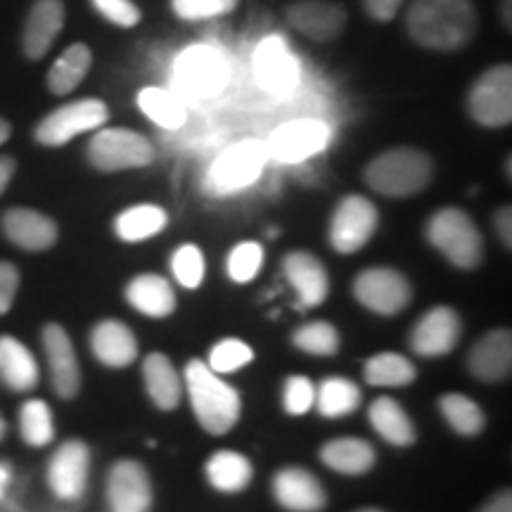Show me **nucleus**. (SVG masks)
Returning a JSON list of instances; mask_svg holds the SVG:
<instances>
[{
    "instance_id": "12",
    "label": "nucleus",
    "mask_w": 512,
    "mask_h": 512,
    "mask_svg": "<svg viewBox=\"0 0 512 512\" xmlns=\"http://www.w3.org/2000/svg\"><path fill=\"white\" fill-rule=\"evenodd\" d=\"M91 470V448L81 439H69L57 448L48 465V484L62 501H76L83 496Z\"/></svg>"
},
{
    "instance_id": "11",
    "label": "nucleus",
    "mask_w": 512,
    "mask_h": 512,
    "mask_svg": "<svg viewBox=\"0 0 512 512\" xmlns=\"http://www.w3.org/2000/svg\"><path fill=\"white\" fill-rule=\"evenodd\" d=\"M463 337V320L451 306H434L413 325L408 344L418 356L437 358L451 354Z\"/></svg>"
},
{
    "instance_id": "17",
    "label": "nucleus",
    "mask_w": 512,
    "mask_h": 512,
    "mask_svg": "<svg viewBox=\"0 0 512 512\" xmlns=\"http://www.w3.org/2000/svg\"><path fill=\"white\" fill-rule=\"evenodd\" d=\"M0 228H3L5 238L24 252H46L55 247L57 235H60L57 223L50 216L27 207H12L5 211Z\"/></svg>"
},
{
    "instance_id": "53",
    "label": "nucleus",
    "mask_w": 512,
    "mask_h": 512,
    "mask_svg": "<svg viewBox=\"0 0 512 512\" xmlns=\"http://www.w3.org/2000/svg\"><path fill=\"white\" fill-rule=\"evenodd\" d=\"M358 512H382V510H377V508H366V510H358Z\"/></svg>"
},
{
    "instance_id": "52",
    "label": "nucleus",
    "mask_w": 512,
    "mask_h": 512,
    "mask_svg": "<svg viewBox=\"0 0 512 512\" xmlns=\"http://www.w3.org/2000/svg\"><path fill=\"white\" fill-rule=\"evenodd\" d=\"M3 437H5V420L0 418V439H3Z\"/></svg>"
},
{
    "instance_id": "1",
    "label": "nucleus",
    "mask_w": 512,
    "mask_h": 512,
    "mask_svg": "<svg viewBox=\"0 0 512 512\" xmlns=\"http://www.w3.org/2000/svg\"><path fill=\"white\" fill-rule=\"evenodd\" d=\"M479 15L472 0H413L406 12V31L422 48H465L477 34Z\"/></svg>"
},
{
    "instance_id": "7",
    "label": "nucleus",
    "mask_w": 512,
    "mask_h": 512,
    "mask_svg": "<svg viewBox=\"0 0 512 512\" xmlns=\"http://www.w3.org/2000/svg\"><path fill=\"white\" fill-rule=\"evenodd\" d=\"M268 157H271L268 145L259 140H245V143L233 145L211 166L207 190L216 197H226L247 188L259 178Z\"/></svg>"
},
{
    "instance_id": "9",
    "label": "nucleus",
    "mask_w": 512,
    "mask_h": 512,
    "mask_svg": "<svg viewBox=\"0 0 512 512\" xmlns=\"http://www.w3.org/2000/svg\"><path fill=\"white\" fill-rule=\"evenodd\" d=\"M354 297L358 304L380 316H396L411 304L413 290L396 268H366L356 275Z\"/></svg>"
},
{
    "instance_id": "4",
    "label": "nucleus",
    "mask_w": 512,
    "mask_h": 512,
    "mask_svg": "<svg viewBox=\"0 0 512 512\" xmlns=\"http://www.w3.org/2000/svg\"><path fill=\"white\" fill-rule=\"evenodd\" d=\"M425 235L434 249L451 261L460 271H472L482 264L484 240L477 223L458 207H444L434 211L427 221Z\"/></svg>"
},
{
    "instance_id": "24",
    "label": "nucleus",
    "mask_w": 512,
    "mask_h": 512,
    "mask_svg": "<svg viewBox=\"0 0 512 512\" xmlns=\"http://www.w3.org/2000/svg\"><path fill=\"white\" fill-rule=\"evenodd\" d=\"M256 74L268 91L285 93L297 83V62L278 36L266 38L256 53Z\"/></svg>"
},
{
    "instance_id": "21",
    "label": "nucleus",
    "mask_w": 512,
    "mask_h": 512,
    "mask_svg": "<svg viewBox=\"0 0 512 512\" xmlns=\"http://www.w3.org/2000/svg\"><path fill=\"white\" fill-rule=\"evenodd\" d=\"M64 27L62 0H36L24 22L22 50L29 60H41L53 48L57 34Z\"/></svg>"
},
{
    "instance_id": "13",
    "label": "nucleus",
    "mask_w": 512,
    "mask_h": 512,
    "mask_svg": "<svg viewBox=\"0 0 512 512\" xmlns=\"http://www.w3.org/2000/svg\"><path fill=\"white\" fill-rule=\"evenodd\" d=\"M107 503L112 512H150V475L138 460L124 458L112 465L110 475H107Z\"/></svg>"
},
{
    "instance_id": "43",
    "label": "nucleus",
    "mask_w": 512,
    "mask_h": 512,
    "mask_svg": "<svg viewBox=\"0 0 512 512\" xmlns=\"http://www.w3.org/2000/svg\"><path fill=\"white\" fill-rule=\"evenodd\" d=\"M313 401H316V389L309 377L294 375L285 382L283 387V406L290 415H304L313 408Z\"/></svg>"
},
{
    "instance_id": "46",
    "label": "nucleus",
    "mask_w": 512,
    "mask_h": 512,
    "mask_svg": "<svg viewBox=\"0 0 512 512\" xmlns=\"http://www.w3.org/2000/svg\"><path fill=\"white\" fill-rule=\"evenodd\" d=\"M406 0H363V8L375 22H392Z\"/></svg>"
},
{
    "instance_id": "50",
    "label": "nucleus",
    "mask_w": 512,
    "mask_h": 512,
    "mask_svg": "<svg viewBox=\"0 0 512 512\" xmlns=\"http://www.w3.org/2000/svg\"><path fill=\"white\" fill-rule=\"evenodd\" d=\"M10 479H12L10 465L5 463V460H0V501L5 498V491H8V486H10Z\"/></svg>"
},
{
    "instance_id": "39",
    "label": "nucleus",
    "mask_w": 512,
    "mask_h": 512,
    "mask_svg": "<svg viewBox=\"0 0 512 512\" xmlns=\"http://www.w3.org/2000/svg\"><path fill=\"white\" fill-rule=\"evenodd\" d=\"M254 351L247 342L242 339H223V342L216 344L209 354V363L207 366L214 370L216 375H226V373H238L252 363Z\"/></svg>"
},
{
    "instance_id": "20",
    "label": "nucleus",
    "mask_w": 512,
    "mask_h": 512,
    "mask_svg": "<svg viewBox=\"0 0 512 512\" xmlns=\"http://www.w3.org/2000/svg\"><path fill=\"white\" fill-rule=\"evenodd\" d=\"M467 368L482 382H501L512 370V335L498 328L477 339L467 356Z\"/></svg>"
},
{
    "instance_id": "5",
    "label": "nucleus",
    "mask_w": 512,
    "mask_h": 512,
    "mask_svg": "<svg viewBox=\"0 0 512 512\" xmlns=\"http://www.w3.org/2000/svg\"><path fill=\"white\" fill-rule=\"evenodd\" d=\"M155 159L150 140L131 128H102L88 143V162L102 174L143 169Z\"/></svg>"
},
{
    "instance_id": "36",
    "label": "nucleus",
    "mask_w": 512,
    "mask_h": 512,
    "mask_svg": "<svg viewBox=\"0 0 512 512\" xmlns=\"http://www.w3.org/2000/svg\"><path fill=\"white\" fill-rule=\"evenodd\" d=\"M19 430L29 446H48L55 439L53 413H50L46 401L31 399L19 411Z\"/></svg>"
},
{
    "instance_id": "44",
    "label": "nucleus",
    "mask_w": 512,
    "mask_h": 512,
    "mask_svg": "<svg viewBox=\"0 0 512 512\" xmlns=\"http://www.w3.org/2000/svg\"><path fill=\"white\" fill-rule=\"evenodd\" d=\"M93 8L100 12L107 22L117 24V27H136L140 22V10L131 0H91Z\"/></svg>"
},
{
    "instance_id": "3",
    "label": "nucleus",
    "mask_w": 512,
    "mask_h": 512,
    "mask_svg": "<svg viewBox=\"0 0 512 512\" xmlns=\"http://www.w3.org/2000/svg\"><path fill=\"white\" fill-rule=\"evenodd\" d=\"M434 164L427 152L418 147H394L382 152L363 171L370 190L384 197H413L432 183Z\"/></svg>"
},
{
    "instance_id": "34",
    "label": "nucleus",
    "mask_w": 512,
    "mask_h": 512,
    "mask_svg": "<svg viewBox=\"0 0 512 512\" xmlns=\"http://www.w3.org/2000/svg\"><path fill=\"white\" fill-rule=\"evenodd\" d=\"M439 411L444 420L463 437H477L486 427V415L477 401L465 394H446L439 399Z\"/></svg>"
},
{
    "instance_id": "49",
    "label": "nucleus",
    "mask_w": 512,
    "mask_h": 512,
    "mask_svg": "<svg viewBox=\"0 0 512 512\" xmlns=\"http://www.w3.org/2000/svg\"><path fill=\"white\" fill-rule=\"evenodd\" d=\"M15 169H17L15 159H12V157H0V195H3L5 188H8V185H10L12 176H15Z\"/></svg>"
},
{
    "instance_id": "31",
    "label": "nucleus",
    "mask_w": 512,
    "mask_h": 512,
    "mask_svg": "<svg viewBox=\"0 0 512 512\" xmlns=\"http://www.w3.org/2000/svg\"><path fill=\"white\" fill-rule=\"evenodd\" d=\"M93 53L91 48L83 43H74L64 53L57 57L53 67L48 72V88L53 95H69L79 88V83L86 79L88 69H91Z\"/></svg>"
},
{
    "instance_id": "27",
    "label": "nucleus",
    "mask_w": 512,
    "mask_h": 512,
    "mask_svg": "<svg viewBox=\"0 0 512 512\" xmlns=\"http://www.w3.org/2000/svg\"><path fill=\"white\" fill-rule=\"evenodd\" d=\"M320 460H323L330 470L339 472V475L361 477L373 470L375 448L370 446V441L358 437L332 439L320 448Z\"/></svg>"
},
{
    "instance_id": "16",
    "label": "nucleus",
    "mask_w": 512,
    "mask_h": 512,
    "mask_svg": "<svg viewBox=\"0 0 512 512\" xmlns=\"http://www.w3.org/2000/svg\"><path fill=\"white\" fill-rule=\"evenodd\" d=\"M283 273L292 290L297 292V306L302 311L316 309L328 299L330 278L318 256L304 249L290 252L283 259Z\"/></svg>"
},
{
    "instance_id": "40",
    "label": "nucleus",
    "mask_w": 512,
    "mask_h": 512,
    "mask_svg": "<svg viewBox=\"0 0 512 512\" xmlns=\"http://www.w3.org/2000/svg\"><path fill=\"white\" fill-rule=\"evenodd\" d=\"M171 271L185 290H195L204 280V254L200 247L183 245L171 256Z\"/></svg>"
},
{
    "instance_id": "33",
    "label": "nucleus",
    "mask_w": 512,
    "mask_h": 512,
    "mask_svg": "<svg viewBox=\"0 0 512 512\" xmlns=\"http://www.w3.org/2000/svg\"><path fill=\"white\" fill-rule=\"evenodd\" d=\"M166 226V211L155 204H138L121 211L114 221V230H117L119 240L124 242H143L155 238L162 233Z\"/></svg>"
},
{
    "instance_id": "25",
    "label": "nucleus",
    "mask_w": 512,
    "mask_h": 512,
    "mask_svg": "<svg viewBox=\"0 0 512 512\" xmlns=\"http://www.w3.org/2000/svg\"><path fill=\"white\" fill-rule=\"evenodd\" d=\"M126 299L133 309L150 318H166L176 309L174 287L162 275L143 273L126 287Z\"/></svg>"
},
{
    "instance_id": "19",
    "label": "nucleus",
    "mask_w": 512,
    "mask_h": 512,
    "mask_svg": "<svg viewBox=\"0 0 512 512\" xmlns=\"http://www.w3.org/2000/svg\"><path fill=\"white\" fill-rule=\"evenodd\" d=\"M273 496L290 512H320L328 505L323 484L304 467H283L273 477Z\"/></svg>"
},
{
    "instance_id": "30",
    "label": "nucleus",
    "mask_w": 512,
    "mask_h": 512,
    "mask_svg": "<svg viewBox=\"0 0 512 512\" xmlns=\"http://www.w3.org/2000/svg\"><path fill=\"white\" fill-rule=\"evenodd\" d=\"M254 477V467L242 453L219 451L209 458L207 479L221 494H240Z\"/></svg>"
},
{
    "instance_id": "26",
    "label": "nucleus",
    "mask_w": 512,
    "mask_h": 512,
    "mask_svg": "<svg viewBox=\"0 0 512 512\" xmlns=\"http://www.w3.org/2000/svg\"><path fill=\"white\" fill-rule=\"evenodd\" d=\"M143 380L150 399L159 411H174L181 403L183 384L169 356L150 354L143 361Z\"/></svg>"
},
{
    "instance_id": "48",
    "label": "nucleus",
    "mask_w": 512,
    "mask_h": 512,
    "mask_svg": "<svg viewBox=\"0 0 512 512\" xmlns=\"http://www.w3.org/2000/svg\"><path fill=\"white\" fill-rule=\"evenodd\" d=\"M477 512H512L510 491H501V494H496L489 503H484Z\"/></svg>"
},
{
    "instance_id": "35",
    "label": "nucleus",
    "mask_w": 512,
    "mask_h": 512,
    "mask_svg": "<svg viewBox=\"0 0 512 512\" xmlns=\"http://www.w3.org/2000/svg\"><path fill=\"white\" fill-rule=\"evenodd\" d=\"M366 382L373 387H406L415 380V366L408 361L406 356L392 354V351H384L377 354L366 363Z\"/></svg>"
},
{
    "instance_id": "28",
    "label": "nucleus",
    "mask_w": 512,
    "mask_h": 512,
    "mask_svg": "<svg viewBox=\"0 0 512 512\" xmlns=\"http://www.w3.org/2000/svg\"><path fill=\"white\" fill-rule=\"evenodd\" d=\"M38 363L31 351L15 337H0V380L12 392H31L38 384Z\"/></svg>"
},
{
    "instance_id": "32",
    "label": "nucleus",
    "mask_w": 512,
    "mask_h": 512,
    "mask_svg": "<svg viewBox=\"0 0 512 512\" xmlns=\"http://www.w3.org/2000/svg\"><path fill=\"white\" fill-rule=\"evenodd\" d=\"M361 389L356 387L354 382L347 380V377H328L316 392V408L323 418L337 420L347 418L361 406Z\"/></svg>"
},
{
    "instance_id": "14",
    "label": "nucleus",
    "mask_w": 512,
    "mask_h": 512,
    "mask_svg": "<svg viewBox=\"0 0 512 512\" xmlns=\"http://www.w3.org/2000/svg\"><path fill=\"white\" fill-rule=\"evenodd\" d=\"M43 349H46L50 380L60 399H74L81 389V368L76 358L72 337L62 325L50 323L43 328Z\"/></svg>"
},
{
    "instance_id": "8",
    "label": "nucleus",
    "mask_w": 512,
    "mask_h": 512,
    "mask_svg": "<svg viewBox=\"0 0 512 512\" xmlns=\"http://www.w3.org/2000/svg\"><path fill=\"white\" fill-rule=\"evenodd\" d=\"M467 110L479 126L501 128L512 121V69L510 64L486 69L472 83L467 95Z\"/></svg>"
},
{
    "instance_id": "38",
    "label": "nucleus",
    "mask_w": 512,
    "mask_h": 512,
    "mask_svg": "<svg viewBox=\"0 0 512 512\" xmlns=\"http://www.w3.org/2000/svg\"><path fill=\"white\" fill-rule=\"evenodd\" d=\"M292 344L311 356H335L339 351V335L335 325L316 320V323H306L294 332Z\"/></svg>"
},
{
    "instance_id": "2",
    "label": "nucleus",
    "mask_w": 512,
    "mask_h": 512,
    "mask_svg": "<svg viewBox=\"0 0 512 512\" xmlns=\"http://www.w3.org/2000/svg\"><path fill=\"white\" fill-rule=\"evenodd\" d=\"M185 389H188L192 413L209 434H226L240 420V394L221 380L207 363L190 361L185 366Z\"/></svg>"
},
{
    "instance_id": "18",
    "label": "nucleus",
    "mask_w": 512,
    "mask_h": 512,
    "mask_svg": "<svg viewBox=\"0 0 512 512\" xmlns=\"http://www.w3.org/2000/svg\"><path fill=\"white\" fill-rule=\"evenodd\" d=\"M328 138V126L320 124V121H292V124L280 126L273 133L271 143H268V155L290 164L304 162V159L318 155L328 145Z\"/></svg>"
},
{
    "instance_id": "6",
    "label": "nucleus",
    "mask_w": 512,
    "mask_h": 512,
    "mask_svg": "<svg viewBox=\"0 0 512 512\" xmlns=\"http://www.w3.org/2000/svg\"><path fill=\"white\" fill-rule=\"evenodd\" d=\"M107 119H110V110H107V105L102 100H76L69 102V105L57 107L48 117L38 121L34 138L36 143L46 147H60L67 145L76 136H81V133L105 126Z\"/></svg>"
},
{
    "instance_id": "41",
    "label": "nucleus",
    "mask_w": 512,
    "mask_h": 512,
    "mask_svg": "<svg viewBox=\"0 0 512 512\" xmlns=\"http://www.w3.org/2000/svg\"><path fill=\"white\" fill-rule=\"evenodd\" d=\"M264 264V249L256 242H240L228 256V275L235 283H249Z\"/></svg>"
},
{
    "instance_id": "15",
    "label": "nucleus",
    "mask_w": 512,
    "mask_h": 512,
    "mask_svg": "<svg viewBox=\"0 0 512 512\" xmlns=\"http://www.w3.org/2000/svg\"><path fill=\"white\" fill-rule=\"evenodd\" d=\"M287 19L299 34L328 43L347 27V10L335 0H297L287 8Z\"/></svg>"
},
{
    "instance_id": "10",
    "label": "nucleus",
    "mask_w": 512,
    "mask_h": 512,
    "mask_svg": "<svg viewBox=\"0 0 512 512\" xmlns=\"http://www.w3.org/2000/svg\"><path fill=\"white\" fill-rule=\"evenodd\" d=\"M377 230V207L363 195H349L337 204L330 219V245L339 254H354Z\"/></svg>"
},
{
    "instance_id": "22",
    "label": "nucleus",
    "mask_w": 512,
    "mask_h": 512,
    "mask_svg": "<svg viewBox=\"0 0 512 512\" xmlns=\"http://www.w3.org/2000/svg\"><path fill=\"white\" fill-rule=\"evenodd\" d=\"M91 351L102 366L126 368L138 358V342L121 320H100L91 332Z\"/></svg>"
},
{
    "instance_id": "47",
    "label": "nucleus",
    "mask_w": 512,
    "mask_h": 512,
    "mask_svg": "<svg viewBox=\"0 0 512 512\" xmlns=\"http://www.w3.org/2000/svg\"><path fill=\"white\" fill-rule=\"evenodd\" d=\"M496 233H498V240L503 242L505 247H512V214H510V207H503L496 211Z\"/></svg>"
},
{
    "instance_id": "42",
    "label": "nucleus",
    "mask_w": 512,
    "mask_h": 512,
    "mask_svg": "<svg viewBox=\"0 0 512 512\" xmlns=\"http://www.w3.org/2000/svg\"><path fill=\"white\" fill-rule=\"evenodd\" d=\"M240 0H171L174 12L181 19H209V17H221L228 15L238 8Z\"/></svg>"
},
{
    "instance_id": "51",
    "label": "nucleus",
    "mask_w": 512,
    "mask_h": 512,
    "mask_svg": "<svg viewBox=\"0 0 512 512\" xmlns=\"http://www.w3.org/2000/svg\"><path fill=\"white\" fill-rule=\"evenodd\" d=\"M10 136H12V126L3 117H0V145L8 143Z\"/></svg>"
},
{
    "instance_id": "37",
    "label": "nucleus",
    "mask_w": 512,
    "mask_h": 512,
    "mask_svg": "<svg viewBox=\"0 0 512 512\" xmlns=\"http://www.w3.org/2000/svg\"><path fill=\"white\" fill-rule=\"evenodd\" d=\"M138 107L155 124L164 128H178L185 124V107L174 95L162 91V88H145V91H140Z\"/></svg>"
},
{
    "instance_id": "23",
    "label": "nucleus",
    "mask_w": 512,
    "mask_h": 512,
    "mask_svg": "<svg viewBox=\"0 0 512 512\" xmlns=\"http://www.w3.org/2000/svg\"><path fill=\"white\" fill-rule=\"evenodd\" d=\"M226 81V64L214 50L195 48L183 55L178 64V83H183L190 93L211 95Z\"/></svg>"
},
{
    "instance_id": "29",
    "label": "nucleus",
    "mask_w": 512,
    "mask_h": 512,
    "mask_svg": "<svg viewBox=\"0 0 512 512\" xmlns=\"http://www.w3.org/2000/svg\"><path fill=\"white\" fill-rule=\"evenodd\" d=\"M368 420L373 430L392 446H413L415 439H418L408 413L403 411L399 401L389 399V396H380V399L373 401Z\"/></svg>"
},
{
    "instance_id": "45",
    "label": "nucleus",
    "mask_w": 512,
    "mask_h": 512,
    "mask_svg": "<svg viewBox=\"0 0 512 512\" xmlns=\"http://www.w3.org/2000/svg\"><path fill=\"white\" fill-rule=\"evenodd\" d=\"M19 290V271L10 261H0V316L12 309Z\"/></svg>"
}]
</instances>
